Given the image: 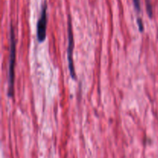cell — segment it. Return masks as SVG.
Listing matches in <instances>:
<instances>
[{
	"label": "cell",
	"mask_w": 158,
	"mask_h": 158,
	"mask_svg": "<svg viewBox=\"0 0 158 158\" xmlns=\"http://www.w3.org/2000/svg\"><path fill=\"white\" fill-rule=\"evenodd\" d=\"M15 39L14 29L11 25L10 29V49H9V89L8 97H13L14 94V80H15Z\"/></svg>",
	"instance_id": "6da1fadb"
},
{
	"label": "cell",
	"mask_w": 158,
	"mask_h": 158,
	"mask_svg": "<svg viewBox=\"0 0 158 158\" xmlns=\"http://www.w3.org/2000/svg\"><path fill=\"white\" fill-rule=\"evenodd\" d=\"M72 22H71L70 16H69L68 20V48H67V57H68V66H69V73L71 77L73 80H77L75 67H74L73 60V54L74 49V38L72 30Z\"/></svg>",
	"instance_id": "7a4b0ae2"
},
{
	"label": "cell",
	"mask_w": 158,
	"mask_h": 158,
	"mask_svg": "<svg viewBox=\"0 0 158 158\" xmlns=\"http://www.w3.org/2000/svg\"><path fill=\"white\" fill-rule=\"evenodd\" d=\"M47 4L46 2L43 4L41 15L37 23V40L40 43L44 41L46 38V26H47V17H46Z\"/></svg>",
	"instance_id": "3957f363"
},
{
	"label": "cell",
	"mask_w": 158,
	"mask_h": 158,
	"mask_svg": "<svg viewBox=\"0 0 158 158\" xmlns=\"http://www.w3.org/2000/svg\"><path fill=\"white\" fill-rule=\"evenodd\" d=\"M146 9L150 18L153 17V7L150 0H146Z\"/></svg>",
	"instance_id": "277c9868"
},
{
	"label": "cell",
	"mask_w": 158,
	"mask_h": 158,
	"mask_svg": "<svg viewBox=\"0 0 158 158\" xmlns=\"http://www.w3.org/2000/svg\"><path fill=\"white\" fill-rule=\"evenodd\" d=\"M133 2H134V6L136 11L137 12H140V9H141V8H140V0H133Z\"/></svg>",
	"instance_id": "5b68a950"
},
{
	"label": "cell",
	"mask_w": 158,
	"mask_h": 158,
	"mask_svg": "<svg viewBox=\"0 0 158 158\" xmlns=\"http://www.w3.org/2000/svg\"><path fill=\"white\" fill-rule=\"evenodd\" d=\"M137 25H138L139 30H140V32H143L144 27H143V21H142V19L140 18H137Z\"/></svg>",
	"instance_id": "8992f818"
}]
</instances>
